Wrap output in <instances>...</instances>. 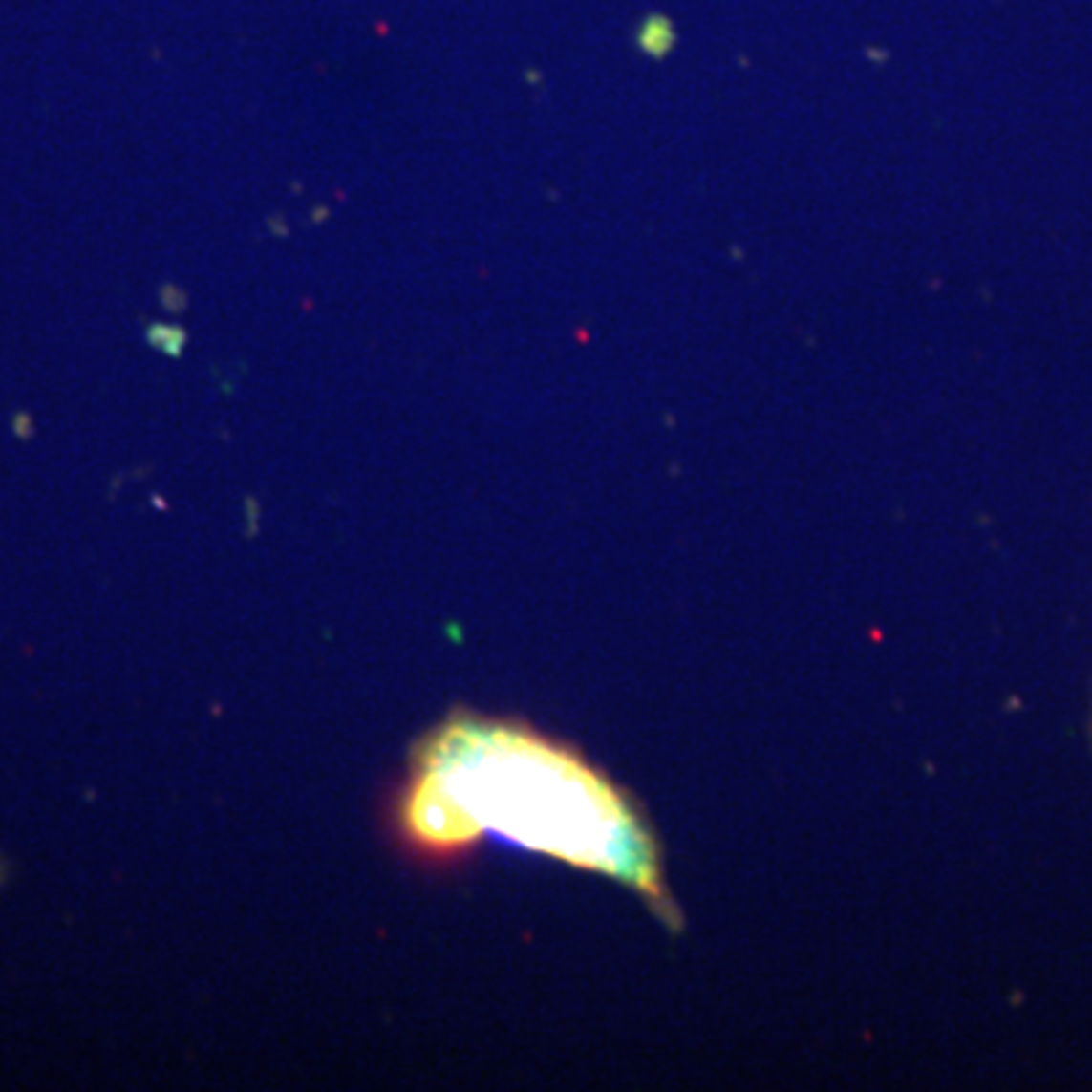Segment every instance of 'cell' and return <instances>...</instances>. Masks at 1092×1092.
I'll use <instances>...</instances> for the list:
<instances>
[{"label":"cell","instance_id":"6da1fadb","mask_svg":"<svg viewBox=\"0 0 1092 1092\" xmlns=\"http://www.w3.org/2000/svg\"><path fill=\"white\" fill-rule=\"evenodd\" d=\"M392 825L419 862H456L498 835L671 910L658 849L626 795L570 747L519 722L471 714L440 722L413 750Z\"/></svg>","mask_w":1092,"mask_h":1092},{"label":"cell","instance_id":"7a4b0ae2","mask_svg":"<svg viewBox=\"0 0 1092 1092\" xmlns=\"http://www.w3.org/2000/svg\"><path fill=\"white\" fill-rule=\"evenodd\" d=\"M149 343L155 346V350H161V353H170V355H180L182 353V346H185V332L182 328H173V325H152L149 328Z\"/></svg>","mask_w":1092,"mask_h":1092}]
</instances>
